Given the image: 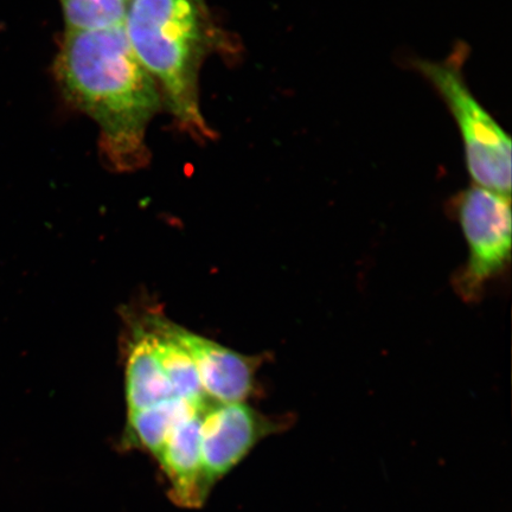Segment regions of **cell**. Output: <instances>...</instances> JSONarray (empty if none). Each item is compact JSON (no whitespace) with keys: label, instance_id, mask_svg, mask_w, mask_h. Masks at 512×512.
I'll return each mask as SVG.
<instances>
[{"label":"cell","instance_id":"6da1fadb","mask_svg":"<svg viewBox=\"0 0 512 512\" xmlns=\"http://www.w3.org/2000/svg\"><path fill=\"white\" fill-rule=\"evenodd\" d=\"M67 98L99 124L115 168L142 164L145 132L159 107L155 82L134 55L121 27L68 31L56 62Z\"/></svg>","mask_w":512,"mask_h":512},{"label":"cell","instance_id":"7a4b0ae2","mask_svg":"<svg viewBox=\"0 0 512 512\" xmlns=\"http://www.w3.org/2000/svg\"><path fill=\"white\" fill-rule=\"evenodd\" d=\"M202 19L200 0H130L124 25L134 55L162 83L172 111L207 136L197 99Z\"/></svg>","mask_w":512,"mask_h":512},{"label":"cell","instance_id":"3957f363","mask_svg":"<svg viewBox=\"0 0 512 512\" xmlns=\"http://www.w3.org/2000/svg\"><path fill=\"white\" fill-rule=\"evenodd\" d=\"M465 48L443 62L418 60L414 67L435 88L456 119L465 146L467 170L480 188L511 194V140L479 104L463 75Z\"/></svg>","mask_w":512,"mask_h":512},{"label":"cell","instance_id":"277c9868","mask_svg":"<svg viewBox=\"0 0 512 512\" xmlns=\"http://www.w3.org/2000/svg\"><path fill=\"white\" fill-rule=\"evenodd\" d=\"M450 210L469 248L452 286L465 303L475 304L511 264L510 196L472 185L453 198Z\"/></svg>","mask_w":512,"mask_h":512},{"label":"cell","instance_id":"5b68a950","mask_svg":"<svg viewBox=\"0 0 512 512\" xmlns=\"http://www.w3.org/2000/svg\"><path fill=\"white\" fill-rule=\"evenodd\" d=\"M293 424V415L271 416L247 402L208 399L201 425L202 466L208 488L232 472L262 440Z\"/></svg>","mask_w":512,"mask_h":512},{"label":"cell","instance_id":"8992f818","mask_svg":"<svg viewBox=\"0 0 512 512\" xmlns=\"http://www.w3.org/2000/svg\"><path fill=\"white\" fill-rule=\"evenodd\" d=\"M170 334L188 350L204 394L219 402H246L256 393V373L267 355L248 356L168 322Z\"/></svg>","mask_w":512,"mask_h":512},{"label":"cell","instance_id":"52a82bcc","mask_svg":"<svg viewBox=\"0 0 512 512\" xmlns=\"http://www.w3.org/2000/svg\"><path fill=\"white\" fill-rule=\"evenodd\" d=\"M208 399L197 412L178 422L156 458L168 482L171 501L183 508H200L210 492L201 456L202 415Z\"/></svg>","mask_w":512,"mask_h":512},{"label":"cell","instance_id":"ba28073f","mask_svg":"<svg viewBox=\"0 0 512 512\" xmlns=\"http://www.w3.org/2000/svg\"><path fill=\"white\" fill-rule=\"evenodd\" d=\"M125 379L128 412L176 398L157 355L151 331L147 328L134 331Z\"/></svg>","mask_w":512,"mask_h":512},{"label":"cell","instance_id":"9c48e42d","mask_svg":"<svg viewBox=\"0 0 512 512\" xmlns=\"http://www.w3.org/2000/svg\"><path fill=\"white\" fill-rule=\"evenodd\" d=\"M206 399L195 402L172 398L151 407L128 412L123 446L138 448L157 458L178 422L197 412Z\"/></svg>","mask_w":512,"mask_h":512},{"label":"cell","instance_id":"30bf717a","mask_svg":"<svg viewBox=\"0 0 512 512\" xmlns=\"http://www.w3.org/2000/svg\"><path fill=\"white\" fill-rule=\"evenodd\" d=\"M146 323L149 324L147 329L151 331L157 355L176 398L195 402L206 399L195 362L188 350L170 334L168 320L157 317Z\"/></svg>","mask_w":512,"mask_h":512},{"label":"cell","instance_id":"8fae6325","mask_svg":"<svg viewBox=\"0 0 512 512\" xmlns=\"http://www.w3.org/2000/svg\"><path fill=\"white\" fill-rule=\"evenodd\" d=\"M68 31H99L125 24V0H61Z\"/></svg>","mask_w":512,"mask_h":512},{"label":"cell","instance_id":"7c38bea8","mask_svg":"<svg viewBox=\"0 0 512 512\" xmlns=\"http://www.w3.org/2000/svg\"><path fill=\"white\" fill-rule=\"evenodd\" d=\"M125 2H127V3H128V2H130V0H125Z\"/></svg>","mask_w":512,"mask_h":512}]
</instances>
